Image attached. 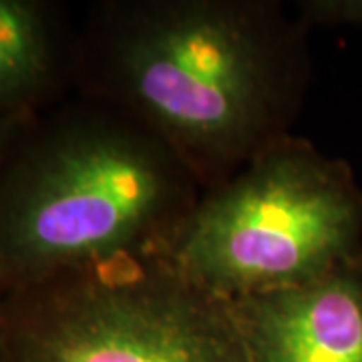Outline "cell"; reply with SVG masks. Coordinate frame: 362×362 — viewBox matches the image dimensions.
<instances>
[{"instance_id":"3957f363","label":"cell","mask_w":362,"mask_h":362,"mask_svg":"<svg viewBox=\"0 0 362 362\" xmlns=\"http://www.w3.org/2000/svg\"><path fill=\"white\" fill-rule=\"evenodd\" d=\"M362 252V187L342 157L288 135L206 189L161 254L226 302L302 286Z\"/></svg>"},{"instance_id":"9c48e42d","label":"cell","mask_w":362,"mask_h":362,"mask_svg":"<svg viewBox=\"0 0 362 362\" xmlns=\"http://www.w3.org/2000/svg\"><path fill=\"white\" fill-rule=\"evenodd\" d=\"M0 362H2V358H0Z\"/></svg>"},{"instance_id":"52a82bcc","label":"cell","mask_w":362,"mask_h":362,"mask_svg":"<svg viewBox=\"0 0 362 362\" xmlns=\"http://www.w3.org/2000/svg\"><path fill=\"white\" fill-rule=\"evenodd\" d=\"M300 23L314 28L362 30V0H294L290 2Z\"/></svg>"},{"instance_id":"7a4b0ae2","label":"cell","mask_w":362,"mask_h":362,"mask_svg":"<svg viewBox=\"0 0 362 362\" xmlns=\"http://www.w3.org/2000/svg\"><path fill=\"white\" fill-rule=\"evenodd\" d=\"M141 123L77 95L39 115L0 171V288L163 254L204 195Z\"/></svg>"},{"instance_id":"8992f818","label":"cell","mask_w":362,"mask_h":362,"mask_svg":"<svg viewBox=\"0 0 362 362\" xmlns=\"http://www.w3.org/2000/svg\"><path fill=\"white\" fill-rule=\"evenodd\" d=\"M77 25L49 0H0V117H39L75 90Z\"/></svg>"},{"instance_id":"6da1fadb","label":"cell","mask_w":362,"mask_h":362,"mask_svg":"<svg viewBox=\"0 0 362 362\" xmlns=\"http://www.w3.org/2000/svg\"><path fill=\"white\" fill-rule=\"evenodd\" d=\"M310 33L280 0H101L77 25L75 93L141 123L211 189L292 135Z\"/></svg>"},{"instance_id":"ba28073f","label":"cell","mask_w":362,"mask_h":362,"mask_svg":"<svg viewBox=\"0 0 362 362\" xmlns=\"http://www.w3.org/2000/svg\"><path fill=\"white\" fill-rule=\"evenodd\" d=\"M35 119L37 117H0V171Z\"/></svg>"},{"instance_id":"277c9868","label":"cell","mask_w":362,"mask_h":362,"mask_svg":"<svg viewBox=\"0 0 362 362\" xmlns=\"http://www.w3.org/2000/svg\"><path fill=\"white\" fill-rule=\"evenodd\" d=\"M2 362H256L230 302L161 254L0 288Z\"/></svg>"},{"instance_id":"5b68a950","label":"cell","mask_w":362,"mask_h":362,"mask_svg":"<svg viewBox=\"0 0 362 362\" xmlns=\"http://www.w3.org/2000/svg\"><path fill=\"white\" fill-rule=\"evenodd\" d=\"M230 304L256 362H362V252L312 282Z\"/></svg>"}]
</instances>
